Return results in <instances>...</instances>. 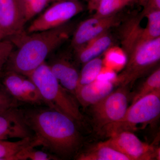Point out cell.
Segmentation results:
<instances>
[{
	"label": "cell",
	"instance_id": "2e32d148",
	"mask_svg": "<svg viewBox=\"0 0 160 160\" xmlns=\"http://www.w3.org/2000/svg\"><path fill=\"white\" fill-rule=\"evenodd\" d=\"M78 160H129L123 153L106 145L104 142L98 143L94 147L78 155Z\"/></svg>",
	"mask_w": 160,
	"mask_h": 160
},
{
	"label": "cell",
	"instance_id": "ffe728a7",
	"mask_svg": "<svg viewBox=\"0 0 160 160\" xmlns=\"http://www.w3.org/2000/svg\"><path fill=\"white\" fill-rule=\"evenodd\" d=\"M145 17L148 22L146 28H142L143 37L147 40L160 37V10L151 12Z\"/></svg>",
	"mask_w": 160,
	"mask_h": 160
},
{
	"label": "cell",
	"instance_id": "d6986e66",
	"mask_svg": "<svg viewBox=\"0 0 160 160\" xmlns=\"http://www.w3.org/2000/svg\"><path fill=\"white\" fill-rule=\"evenodd\" d=\"M160 89V69L159 67L148 77L142 84L132 98V104L143 97Z\"/></svg>",
	"mask_w": 160,
	"mask_h": 160
},
{
	"label": "cell",
	"instance_id": "6da1fadb",
	"mask_svg": "<svg viewBox=\"0 0 160 160\" xmlns=\"http://www.w3.org/2000/svg\"><path fill=\"white\" fill-rule=\"evenodd\" d=\"M23 112L34 136L52 154L59 158H69L78 151L82 137L75 121L68 115L50 108Z\"/></svg>",
	"mask_w": 160,
	"mask_h": 160
},
{
	"label": "cell",
	"instance_id": "52a82bcc",
	"mask_svg": "<svg viewBox=\"0 0 160 160\" xmlns=\"http://www.w3.org/2000/svg\"><path fill=\"white\" fill-rule=\"evenodd\" d=\"M54 2L31 23L28 29L29 33L49 30L65 25L84 9L82 4L78 1Z\"/></svg>",
	"mask_w": 160,
	"mask_h": 160
},
{
	"label": "cell",
	"instance_id": "603a6c76",
	"mask_svg": "<svg viewBox=\"0 0 160 160\" xmlns=\"http://www.w3.org/2000/svg\"><path fill=\"white\" fill-rule=\"evenodd\" d=\"M14 45L10 40H0V73L13 51Z\"/></svg>",
	"mask_w": 160,
	"mask_h": 160
},
{
	"label": "cell",
	"instance_id": "ba28073f",
	"mask_svg": "<svg viewBox=\"0 0 160 160\" xmlns=\"http://www.w3.org/2000/svg\"><path fill=\"white\" fill-rule=\"evenodd\" d=\"M104 143L126 155L129 160H153L160 156L158 149L144 142L130 131L115 133Z\"/></svg>",
	"mask_w": 160,
	"mask_h": 160
},
{
	"label": "cell",
	"instance_id": "5bb4252c",
	"mask_svg": "<svg viewBox=\"0 0 160 160\" xmlns=\"http://www.w3.org/2000/svg\"><path fill=\"white\" fill-rule=\"evenodd\" d=\"M112 43V39L107 32L93 39L76 50L78 59L85 64L99 56L109 49Z\"/></svg>",
	"mask_w": 160,
	"mask_h": 160
},
{
	"label": "cell",
	"instance_id": "4316f807",
	"mask_svg": "<svg viewBox=\"0 0 160 160\" xmlns=\"http://www.w3.org/2000/svg\"><path fill=\"white\" fill-rule=\"evenodd\" d=\"M78 0H51V2H60V1H76Z\"/></svg>",
	"mask_w": 160,
	"mask_h": 160
},
{
	"label": "cell",
	"instance_id": "3957f363",
	"mask_svg": "<svg viewBox=\"0 0 160 160\" xmlns=\"http://www.w3.org/2000/svg\"><path fill=\"white\" fill-rule=\"evenodd\" d=\"M141 15L125 23L121 32L122 48L126 62L122 71L116 78L115 84L129 86L147 74L160 59V37L152 40L143 37L140 25Z\"/></svg>",
	"mask_w": 160,
	"mask_h": 160
},
{
	"label": "cell",
	"instance_id": "7c38bea8",
	"mask_svg": "<svg viewBox=\"0 0 160 160\" xmlns=\"http://www.w3.org/2000/svg\"><path fill=\"white\" fill-rule=\"evenodd\" d=\"M115 84L109 79H97L92 82L77 89L75 97L84 108L98 103L114 90Z\"/></svg>",
	"mask_w": 160,
	"mask_h": 160
},
{
	"label": "cell",
	"instance_id": "cb8c5ba5",
	"mask_svg": "<svg viewBox=\"0 0 160 160\" xmlns=\"http://www.w3.org/2000/svg\"><path fill=\"white\" fill-rule=\"evenodd\" d=\"M17 102L6 89H0V113L10 108L17 107Z\"/></svg>",
	"mask_w": 160,
	"mask_h": 160
},
{
	"label": "cell",
	"instance_id": "9c48e42d",
	"mask_svg": "<svg viewBox=\"0 0 160 160\" xmlns=\"http://www.w3.org/2000/svg\"><path fill=\"white\" fill-rule=\"evenodd\" d=\"M117 14L106 17H94L83 21L73 32L71 45L75 50H78L90 41L107 32L110 28L121 22Z\"/></svg>",
	"mask_w": 160,
	"mask_h": 160
},
{
	"label": "cell",
	"instance_id": "9a60e30c",
	"mask_svg": "<svg viewBox=\"0 0 160 160\" xmlns=\"http://www.w3.org/2000/svg\"><path fill=\"white\" fill-rule=\"evenodd\" d=\"M40 146L41 142L34 136L17 142L0 140V160H14L15 157L26 148Z\"/></svg>",
	"mask_w": 160,
	"mask_h": 160
},
{
	"label": "cell",
	"instance_id": "83f0119b",
	"mask_svg": "<svg viewBox=\"0 0 160 160\" xmlns=\"http://www.w3.org/2000/svg\"><path fill=\"white\" fill-rule=\"evenodd\" d=\"M134 1V0H131V2H132V1Z\"/></svg>",
	"mask_w": 160,
	"mask_h": 160
},
{
	"label": "cell",
	"instance_id": "484cf974",
	"mask_svg": "<svg viewBox=\"0 0 160 160\" xmlns=\"http://www.w3.org/2000/svg\"><path fill=\"white\" fill-rule=\"evenodd\" d=\"M101 0H89L88 3V9L90 12L95 11L98 6Z\"/></svg>",
	"mask_w": 160,
	"mask_h": 160
},
{
	"label": "cell",
	"instance_id": "30bf717a",
	"mask_svg": "<svg viewBox=\"0 0 160 160\" xmlns=\"http://www.w3.org/2000/svg\"><path fill=\"white\" fill-rule=\"evenodd\" d=\"M26 23L21 0H0V40L22 34Z\"/></svg>",
	"mask_w": 160,
	"mask_h": 160
},
{
	"label": "cell",
	"instance_id": "e0dca14e",
	"mask_svg": "<svg viewBox=\"0 0 160 160\" xmlns=\"http://www.w3.org/2000/svg\"><path fill=\"white\" fill-rule=\"evenodd\" d=\"M103 61L99 57L84 64L80 72L78 88L92 82L97 79L102 71Z\"/></svg>",
	"mask_w": 160,
	"mask_h": 160
},
{
	"label": "cell",
	"instance_id": "5b68a950",
	"mask_svg": "<svg viewBox=\"0 0 160 160\" xmlns=\"http://www.w3.org/2000/svg\"><path fill=\"white\" fill-rule=\"evenodd\" d=\"M160 114V89L132 103L121 120L106 126L101 133L109 137L120 132H133L138 126L152 122L159 117Z\"/></svg>",
	"mask_w": 160,
	"mask_h": 160
},
{
	"label": "cell",
	"instance_id": "4fadbf2b",
	"mask_svg": "<svg viewBox=\"0 0 160 160\" xmlns=\"http://www.w3.org/2000/svg\"><path fill=\"white\" fill-rule=\"evenodd\" d=\"M47 64L61 85L75 96L80 74L75 66L63 58H56Z\"/></svg>",
	"mask_w": 160,
	"mask_h": 160
},
{
	"label": "cell",
	"instance_id": "8fae6325",
	"mask_svg": "<svg viewBox=\"0 0 160 160\" xmlns=\"http://www.w3.org/2000/svg\"><path fill=\"white\" fill-rule=\"evenodd\" d=\"M33 136L25 121L23 110L18 106L0 113V140Z\"/></svg>",
	"mask_w": 160,
	"mask_h": 160
},
{
	"label": "cell",
	"instance_id": "d4e9b609",
	"mask_svg": "<svg viewBox=\"0 0 160 160\" xmlns=\"http://www.w3.org/2000/svg\"><path fill=\"white\" fill-rule=\"evenodd\" d=\"M139 2L143 8L141 14L142 18L151 12L160 10V0H139Z\"/></svg>",
	"mask_w": 160,
	"mask_h": 160
},
{
	"label": "cell",
	"instance_id": "7a4b0ae2",
	"mask_svg": "<svg viewBox=\"0 0 160 160\" xmlns=\"http://www.w3.org/2000/svg\"><path fill=\"white\" fill-rule=\"evenodd\" d=\"M73 26L69 23L57 28L26 34L10 39L17 49L12 51L6 64L7 71L28 77L45 62L47 57L71 36Z\"/></svg>",
	"mask_w": 160,
	"mask_h": 160
},
{
	"label": "cell",
	"instance_id": "44dd1931",
	"mask_svg": "<svg viewBox=\"0 0 160 160\" xmlns=\"http://www.w3.org/2000/svg\"><path fill=\"white\" fill-rule=\"evenodd\" d=\"M51 0H21L26 23L41 12Z\"/></svg>",
	"mask_w": 160,
	"mask_h": 160
},
{
	"label": "cell",
	"instance_id": "7402d4cb",
	"mask_svg": "<svg viewBox=\"0 0 160 160\" xmlns=\"http://www.w3.org/2000/svg\"><path fill=\"white\" fill-rule=\"evenodd\" d=\"M55 155L41 150H36L34 147L26 148L15 157L14 160H58Z\"/></svg>",
	"mask_w": 160,
	"mask_h": 160
},
{
	"label": "cell",
	"instance_id": "277c9868",
	"mask_svg": "<svg viewBox=\"0 0 160 160\" xmlns=\"http://www.w3.org/2000/svg\"><path fill=\"white\" fill-rule=\"evenodd\" d=\"M35 84L49 108L65 113L75 122H82L81 113L76 98L63 87L52 72L46 62L27 77Z\"/></svg>",
	"mask_w": 160,
	"mask_h": 160
},
{
	"label": "cell",
	"instance_id": "8992f818",
	"mask_svg": "<svg viewBox=\"0 0 160 160\" xmlns=\"http://www.w3.org/2000/svg\"><path fill=\"white\" fill-rule=\"evenodd\" d=\"M128 86H119L103 99L91 106L95 130L101 132L106 126L119 121L128 109Z\"/></svg>",
	"mask_w": 160,
	"mask_h": 160
},
{
	"label": "cell",
	"instance_id": "ac0fdd59",
	"mask_svg": "<svg viewBox=\"0 0 160 160\" xmlns=\"http://www.w3.org/2000/svg\"><path fill=\"white\" fill-rule=\"evenodd\" d=\"M131 2V0H101L93 17H106L117 14Z\"/></svg>",
	"mask_w": 160,
	"mask_h": 160
}]
</instances>
